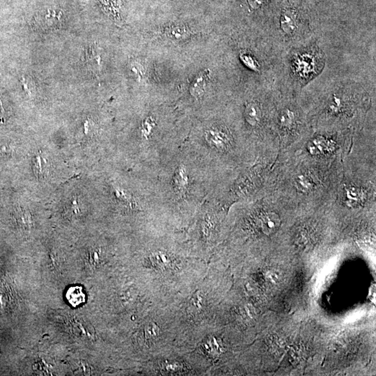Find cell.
Listing matches in <instances>:
<instances>
[{"instance_id":"cell-1","label":"cell","mask_w":376,"mask_h":376,"mask_svg":"<svg viewBox=\"0 0 376 376\" xmlns=\"http://www.w3.org/2000/svg\"><path fill=\"white\" fill-rule=\"evenodd\" d=\"M205 139L212 146L217 148H225L229 139L227 131L220 127H211L205 132Z\"/></svg>"},{"instance_id":"cell-2","label":"cell","mask_w":376,"mask_h":376,"mask_svg":"<svg viewBox=\"0 0 376 376\" xmlns=\"http://www.w3.org/2000/svg\"><path fill=\"white\" fill-rule=\"evenodd\" d=\"M209 69H206L196 75L189 87V92L193 97L199 99L204 94L207 83L209 80Z\"/></svg>"},{"instance_id":"cell-3","label":"cell","mask_w":376,"mask_h":376,"mask_svg":"<svg viewBox=\"0 0 376 376\" xmlns=\"http://www.w3.org/2000/svg\"><path fill=\"white\" fill-rule=\"evenodd\" d=\"M165 34L171 40L182 41L187 40L194 33L186 26L179 25L167 27Z\"/></svg>"},{"instance_id":"cell-4","label":"cell","mask_w":376,"mask_h":376,"mask_svg":"<svg viewBox=\"0 0 376 376\" xmlns=\"http://www.w3.org/2000/svg\"><path fill=\"white\" fill-rule=\"evenodd\" d=\"M189 184V176L187 170L184 167H179L174 177V185L176 189L178 192L183 194L188 190Z\"/></svg>"},{"instance_id":"cell-5","label":"cell","mask_w":376,"mask_h":376,"mask_svg":"<svg viewBox=\"0 0 376 376\" xmlns=\"http://www.w3.org/2000/svg\"><path fill=\"white\" fill-rule=\"evenodd\" d=\"M69 304L72 307L79 306L83 304L86 300V296L84 294L83 289L80 286H72L67 291L65 296Z\"/></svg>"},{"instance_id":"cell-6","label":"cell","mask_w":376,"mask_h":376,"mask_svg":"<svg viewBox=\"0 0 376 376\" xmlns=\"http://www.w3.org/2000/svg\"><path fill=\"white\" fill-rule=\"evenodd\" d=\"M279 223L280 221L277 215L274 213H268L261 219L260 227L265 234H271L279 228Z\"/></svg>"},{"instance_id":"cell-7","label":"cell","mask_w":376,"mask_h":376,"mask_svg":"<svg viewBox=\"0 0 376 376\" xmlns=\"http://www.w3.org/2000/svg\"><path fill=\"white\" fill-rule=\"evenodd\" d=\"M150 261L151 264L156 268L166 269L171 264V258L167 253L163 251H156L151 253L150 256Z\"/></svg>"},{"instance_id":"cell-8","label":"cell","mask_w":376,"mask_h":376,"mask_svg":"<svg viewBox=\"0 0 376 376\" xmlns=\"http://www.w3.org/2000/svg\"><path fill=\"white\" fill-rule=\"evenodd\" d=\"M281 27L286 34H293L297 28L296 15L292 11L286 12L281 20Z\"/></svg>"},{"instance_id":"cell-9","label":"cell","mask_w":376,"mask_h":376,"mask_svg":"<svg viewBox=\"0 0 376 376\" xmlns=\"http://www.w3.org/2000/svg\"><path fill=\"white\" fill-rule=\"evenodd\" d=\"M102 58L98 47L92 46L87 53V62L92 70H99L102 66Z\"/></svg>"},{"instance_id":"cell-10","label":"cell","mask_w":376,"mask_h":376,"mask_svg":"<svg viewBox=\"0 0 376 376\" xmlns=\"http://www.w3.org/2000/svg\"><path fill=\"white\" fill-rule=\"evenodd\" d=\"M260 112L258 105L251 103L247 105L246 109V118L251 125H254L259 122Z\"/></svg>"},{"instance_id":"cell-11","label":"cell","mask_w":376,"mask_h":376,"mask_svg":"<svg viewBox=\"0 0 376 376\" xmlns=\"http://www.w3.org/2000/svg\"><path fill=\"white\" fill-rule=\"evenodd\" d=\"M47 160L45 159L41 154L36 156L34 160V171L36 177L41 179L44 178L47 174Z\"/></svg>"},{"instance_id":"cell-12","label":"cell","mask_w":376,"mask_h":376,"mask_svg":"<svg viewBox=\"0 0 376 376\" xmlns=\"http://www.w3.org/2000/svg\"><path fill=\"white\" fill-rule=\"evenodd\" d=\"M15 217L17 222L24 227L30 228L32 224V217L30 212L25 208H18L15 210Z\"/></svg>"},{"instance_id":"cell-13","label":"cell","mask_w":376,"mask_h":376,"mask_svg":"<svg viewBox=\"0 0 376 376\" xmlns=\"http://www.w3.org/2000/svg\"><path fill=\"white\" fill-rule=\"evenodd\" d=\"M144 331L145 340L148 342L154 341L160 335L159 327L157 326L156 324L153 323V322L148 324L144 327Z\"/></svg>"},{"instance_id":"cell-14","label":"cell","mask_w":376,"mask_h":376,"mask_svg":"<svg viewBox=\"0 0 376 376\" xmlns=\"http://www.w3.org/2000/svg\"><path fill=\"white\" fill-rule=\"evenodd\" d=\"M204 300V298L201 294V293H196L193 296L190 303H189V309H190L191 311L195 312V313H199V312H201L203 308Z\"/></svg>"},{"instance_id":"cell-15","label":"cell","mask_w":376,"mask_h":376,"mask_svg":"<svg viewBox=\"0 0 376 376\" xmlns=\"http://www.w3.org/2000/svg\"><path fill=\"white\" fill-rule=\"evenodd\" d=\"M115 194L116 195V197L118 200H120L121 202L125 203L127 206H133L134 202L132 196L130 195L127 192H125L124 189H121V188H115Z\"/></svg>"},{"instance_id":"cell-16","label":"cell","mask_w":376,"mask_h":376,"mask_svg":"<svg viewBox=\"0 0 376 376\" xmlns=\"http://www.w3.org/2000/svg\"><path fill=\"white\" fill-rule=\"evenodd\" d=\"M155 127V121L151 117L145 120L144 123L142 124L141 127V134L142 137L145 139H148L151 134H152L153 129Z\"/></svg>"},{"instance_id":"cell-17","label":"cell","mask_w":376,"mask_h":376,"mask_svg":"<svg viewBox=\"0 0 376 376\" xmlns=\"http://www.w3.org/2000/svg\"><path fill=\"white\" fill-rule=\"evenodd\" d=\"M240 58H241V60H242L244 64L246 66H248V68L253 70H258V63H257L254 58L251 55H250L249 53H246V52L242 53L240 55Z\"/></svg>"},{"instance_id":"cell-18","label":"cell","mask_w":376,"mask_h":376,"mask_svg":"<svg viewBox=\"0 0 376 376\" xmlns=\"http://www.w3.org/2000/svg\"><path fill=\"white\" fill-rule=\"evenodd\" d=\"M67 212L70 213V215H77L80 214V205L76 197H74L70 201V204L69 203L67 207Z\"/></svg>"},{"instance_id":"cell-19","label":"cell","mask_w":376,"mask_h":376,"mask_svg":"<svg viewBox=\"0 0 376 376\" xmlns=\"http://www.w3.org/2000/svg\"><path fill=\"white\" fill-rule=\"evenodd\" d=\"M84 133L85 135H91L93 134L94 128L91 127L90 121H86L85 124H84Z\"/></svg>"},{"instance_id":"cell-20","label":"cell","mask_w":376,"mask_h":376,"mask_svg":"<svg viewBox=\"0 0 376 376\" xmlns=\"http://www.w3.org/2000/svg\"><path fill=\"white\" fill-rule=\"evenodd\" d=\"M12 153V148L9 146H1L0 147V154H11Z\"/></svg>"}]
</instances>
